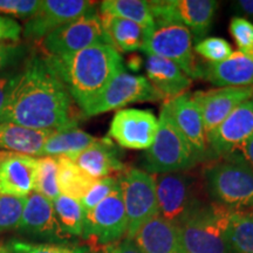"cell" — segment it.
Listing matches in <instances>:
<instances>
[{
  "label": "cell",
  "instance_id": "cell-47",
  "mask_svg": "<svg viewBox=\"0 0 253 253\" xmlns=\"http://www.w3.org/2000/svg\"><path fill=\"white\" fill-rule=\"evenodd\" d=\"M87 253H104V252H89V251H88Z\"/></svg>",
  "mask_w": 253,
  "mask_h": 253
},
{
  "label": "cell",
  "instance_id": "cell-6",
  "mask_svg": "<svg viewBox=\"0 0 253 253\" xmlns=\"http://www.w3.org/2000/svg\"><path fill=\"white\" fill-rule=\"evenodd\" d=\"M143 52L173 62L190 79H202V65L196 61L192 36L188 28L181 24L155 20Z\"/></svg>",
  "mask_w": 253,
  "mask_h": 253
},
{
  "label": "cell",
  "instance_id": "cell-13",
  "mask_svg": "<svg viewBox=\"0 0 253 253\" xmlns=\"http://www.w3.org/2000/svg\"><path fill=\"white\" fill-rule=\"evenodd\" d=\"M157 129L158 119L151 110L120 109L110 122L108 137L126 149L148 150L154 143Z\"/></svg>",
  "mask_w": 253,
  "mask_h": 253
},
{
  "label": "cell",
  "instance_id": "cell-20",
  "mask_svg": "<svg viewBox=\"0 0 253 253\" xmlns=\"http://www.w3.org/2000/svg\"><path fill=\"white\" fill-rule=\"evenodd\" d=\"M202 79L219 88L253 86V59L237 50L219 63L202 66Z\"/></svg>",
  "mask_w": 253,
  "mask_h": 253
},
{
  "label": "cell",
  "instance_id": "cell-45",
  "mask_svg": "<svg viewBox=\"0 0 253 253\" xmlns=\"http://www.w3.org/2000/svg\"><path fill=\"white\" fill-rule=\"evenodd\" d=\"M245 55H248V56H250V58H252V59H253V47H252V49L250 50L249 53H246Z\"/></svg>",
  "mask_w": 253,
  "mask_h": 253
},
{
  "label": "cell",
  "instance_id": "cell-5",
  "mask_svg": "<svg viewBox=\"0 0 253 253\" xmlns=\"http://www.w3.org/2000/svg\"><path fill=\"white\" fill-rule=\"evenodd\" d=\"M198 163L191 148L177 131L162 106L154 143L145 150L142 166L151 175L184 171Z\"/></svg>",
  "mask_w": 253,
  "mask_h": 253
},
{
  "label": "cell",
  "instance_id": "cell-21",
  "mask_svg": "<svg viewBox=\"0 0 253 253\" xmlns=\"http://www.w3.org/2000/svg\"><path fill=\"white\" fill-rule=\"evenodd\" d=\"M132 240L142 253H185L177 227L160 216L143 224Z\"/></svg>",
  "mask_w": 253,
  "mask_h": 253
},
{
  "label": "cell",
  "instance_id": "cell-16",
  "mask_svg": "<svg viewBox=\"0 0 253 253\" xmlns=\"http://www.w3.org/2000/svg\"><path fill=\"white\" fill-rule=\"evenodd\" d=\"M94 2L86 0H43L40 8L24 26L28 40H42L50 32L84 15L93 13Z\"/></svg>",
  "mask_w": 253,
  "mask_h": 253
},
{
  "label": "cell",
  "instance_id": "cell-18",
  "mask_svg": "<svg viewBox=\"0 0 253 253\" xmlns=\"http://www.w3.org/2000/svg\"><path fill=\"white\" fill-rule=\"evenodd\" d=\"M18 230L32 236L54 240L69 238V236L60 226L53 202L36 191H32L26 196L23 216Z\"/></svg>",
  "mask_w": 253,
  "mask_h": 253
},
{
  "label": "cell",
  "instance_id": "cell-3",
  "mask_svg": "<svg viewBox=\"0 0 253 253\" xmlns=\"http://www.w3.org/2000/svg\"><path fill=\"white\" fill-rule=\"evenodd\" d=\"M203 176L216 204L229 210L253 209V169L242 158L227 156L209 163Z\"/></svg>",
  "mask_w": 253,
  "mask_h": 253
},
{
  "label": "cell",
  "instance_id": "cell-46",
  "mask_svg": "<svg viewBox=\"0 0 253 253\" xmlns=\"http://www.w3.org/2000/svg\"><path fill=\"white\" fill-rule=\"evenodd\" d=\"M0 253H9V252L7 251V249H6L5 246H2V249H1V251H0Z\"/></svg>",
  "mask_w": 253,
  "mask_h": 253
},
{
  "label": "cell",
  "instance_id": "cell-7",
  "mask_svg": "<svg viewBox=\"0 0 253 253\" xmlns=\"http://www.w3.org/2000/svg\"><path fill=\"white\" fill-rule=\"evenodd\" d=\"M119 182L128 224L126 238L132 239L143 224L158 216L154 175L134 168L120 173Z\"/></svg>",
  "mask_w": 253,
  "mask_h": 253
},
{
  "label": "cell",
  "instance_id": "cell-28",
  "mask_svg": "<svg viewBox=\"0 0 253 253\" xmlns=\"http://www.w3.org/2000/svg\"><path fill=\"white\" fill-rule=\"evenodd\" d=\"M58 163V184L60 194L67 197L80 199L89 191L97 179L87 175L71 158L56 157Z\"/></svg>",
  "mask_w": 253,
  "mask_h": 253
},
{
  "label": "cell",
  "instance_id": "cell-19",
  "mask_svg": "<svg viewBox=\"0 0 253 253\" xmlns=\"http://www.w3.org/2000/svg\"><path fill=\"white\" fill-rule=\"evenodd\" d=\"M38 160L0 150V194L26 197L34 189Z\"/></svg>",
  "mask_w": 253,
  "mask_h": 253
},
{
  "label": "cell",
  "instance_id": "cell-41",
  "mask_svg": "<svg viewBox=\"0 0 253 253\" xmlns=\"http://www.w3.org/2000/svg\"><path fill=\"white\" fill-rule=\"evenodd\" d=\"M233 8L236 12L253 24V0H238L233 2Z\"/></svg>",
  "mask_w": 253,
  "mask_h": 253
},
{
  "label": "cell",
  "instance_id": "cell-30",
  "mask_svg": "<svg viewBox=\"0 0 253 253\" xmlns=\"http://www.w3.org/2000/svg\"><path fill=\"white\" fill-rule=\"evenodd\" d=\"M53 207H54L60 226L65 231V233H67L69 237L84 235V223L86 212H84L80 201L67 197L65 195H60L53 202Z\"/></svg>",
  "mask_w": 253,
  "mask_h": 253
},
{
  "label": "cell",
  "instance_id": "cell-22",
  "mask_svg": "<svg viewBox=\"0 0 253 253\" xmlns=\"http://www.w3.org/2000/svg\"><path fill=\"white\" fill-rule=\"evenodd\" d=\"M147 80L167 99L186 93L192 80L175 63L157 55H148L145 60Z\"/></svg>",
  "mask_w": 253,
  "mask_h": 253
},
{
  "label": "cell",
  "instance_id": "cell-40",
  "mask_svg": "<svg viewBox=\"0 0 253 253\" xmlns=\"http://www.w3.org/2000/svg\"><path fill=\"white\" fill-rule=\"evenodd\" d=\"M21 27L13 19L0 17V41H18L20 38Z\"/></svg>",
  "mask_w": 253,
  "mask_h": 253
},
{
  "label": "cell",
  "instance_id": "cell-26",
  "mask_svg": "<svg viewBox=\"0 0 253 253\" xmlns=\"http://www.w3.org/2000/svg\"><path fill=\"white\" fill-rule=\"evenodd\" d=\"M99 141L100 138H95L77 126L55 130L43 145L41 157H68L72 160Z\"/></svg>",
  "mask_w": 253,
  "mask_h": 253
},
{
  "label": "cell",
  "instance_id": "cell-2",
  "mask_svg": "<svg viewBox=\"0 0 253 253\" xmlns=\"http://www.w3.org/2000/svg\"><path fill=\"white\" fill-rule=\"evenodd\" d=\"M47 59L80 109L93 101L109 81L125 69L121 54L107 43L90 46L62 58L47 56Z\"/></svg>",
  "mask_w": 253,
  "mask_h": 253
},
{
  "label": "cell",
  "instance_id": "cell-38",
  "mask_svg": "<svg viewBox=\"0 0 253 253\" xmlns=\"http://www.w3.org/2000/svg\"><path fill=\"white\" fill-rule=\"evenodd\" d=\"M21 72H2L0 74V115L7 104L12 91L20 80Z\"/></svg>",
  "mask_w": 253,
  "mask_h": 253
},
{
  "label": "cell",
  "instance_id": "cell-33",
  "mask_svg": "<svg viewBox=\"0 0 253 253\" xmlns=\"http://www.w3.org/2000/svg\"><path fill=\"white\" fill-rule=\"evenodd\" d=\"M195 52L209 63H219L232 55L233 49L225 39L217 37L204 38L195 46Z\"/></svg>",
  "mask_w": 253,
  "mask_h": 253
},
{
  "label": "cell",
  "instance_id": "cell-39",
  "mask_svg": "<svg viewBox=\"0 0 253 253\" xmlns=\"http://www.w3.org/2000/svg\"><path fill=\"white\" fill-rule=\"evenodd\" d=\"M25 54L24 47L0 45V74Z\"/></svg>",
  "mask_w": 253,
  "mask_h": 253
},
{
  "label": "cell",
  "instance_id": "cell-24",
  "mask_svg": "<svg viewBox=\"0 0 253 253\" xmlns=\"http://www.w3.org/2000/svg\"><path fill=\"white\" fill-rule=\"evenodd\" d=\"M55 130L33 129L14 123H0V150L27 156H42L43 145Z\"/></svg>",
  "mask_w": 253,
  "mask_h": 253
},
{
  "label": "cell",
  "instance_id": "cell-8",
  "mask_svg": "<svg viewBox=\"0 0 253 253\" xmlns=\"http://www.w3.org/2000/svg\"><path fill=\"white\" fill-rule=\"evenodd\" d=\"M100 43L112 45L101 17L94 12L56 28L41 40V47L49 58H62Z\"/></svg>",
  "mask_w": 253,
  "mask_h": 253
},
{
  "label": "cell",
  "instance_id": "cell-14",
  "mask_svg": "<svg viewBox=\"0 0 253 253\" xmlns=\"http://www.w3.org/2000/svg\"><path fill=\"white\" fill-rule=\"evenodd\" d=\"M163 106L172 125L191 148L198 162L207 160L209 156L207 130L201 109L192 94L186 91L172 99H168Z\"/></svg>",
  "mask_w": 253,
  "mask_h": 253
},
{
  "label": "cell",
  "instance_id": "cell-43",
  "mask_svg": "<svg viewBox=\"0 0 253 253\" xmlns=\"http://www.w3.org/2000/svg\"><path fill=\"white\" fill-rule=\"evenodd\" d=\"M114 251H115V253H142L141 250L135 244L134 240L129 238H126L122 242H120L119 244L114 245Z\"/></svg>",
  "mask_w": 253,
  "mask_h": 253
},
{
  "label": "cell",
  "instance_id": "cell-27",
  "mask_svg": "<svg viewBox=\"0 0 253 253\" xmlns=\"http://www.w3.org/2000/svg\"><path fill=\"white\" fill-rule=\"evenodd\" d=\"M224 233L232 253H253V210L227 209Z\"/></svg>",
  "mask_w": 253,
  "mask_h": 253
},
{
  "label": "cell",
  "instance_id": "cell-1",
  "mask_svg": "<svg viewBox=\"0 0 253 253\" xmlns=\"http://www.w3.org/2000/svg\"><path fill=\"white\" fill-rule=\"evenodd\" d=\"M2 122L48 130L77 126L71 94L47 56L34 55L25 63L20 80L0 115Z\"/></svg>",
  "mask_w": 253,
  "mask_h": 253
},
{
  "label": "cell",
  "instance_id": "cell-48",
  "mask_svg": "<svg viewBox=\"0 0 253 253\" xmlns=\"http://www.w3.org/2000/svg\"><path fill=\"white\" fill-rule=\"evenodd\" d=\"M1 249H2V246H1V245H0V251H1Z\"/></svg>",
  "mask_w": 253,
  "mask_h": 253
},
{
  "label": "cell",
  "instance_id": "cell-12",
  "mask_svg": "<svg viewBox=\"0 0 253 253\" xmlns=\"http://www.w3.org/2000/svg\"><path fill=\"white\" fill-rule=\"evenodd\" d=\"M154 20L175 21L185 26L196 40H203L212 26L218 2L214 0H157L149 1Z\"/></svg>",
  "mask_w": 253,
  "mask_h": 253
},
{
  "label": "cell",
  "instance_id": "cell-25",
  "mask_svg": "<svg viewBox=\"0 0 253 253\" xmlns=\"http://www.w3.org/2000/svg\"><path fill=\"white\" fill-rule=\"evenodd\" d=\"M100 17L110 42L119 53H130L144 49L150 30L134 21L119 17L108 14H101Z\"/></svg>",
  "mask_w": 253,
  "mask_h": 253
},
{
  "label": "cell",
  "instance_id": "cell-32",
  "mask_svg": "<svg viewBox=\"0 0 253 253\" xmlns=\"http://www.w3.org/2000/svg\"><path fill=\"white\" fill-rule=\"evenodd\" d=\"M26 197L0 194V232L18 229Z\"/></svg>",
  "mask_w": 253,
  "mask_h": 253
},
{
  "label": "cell",
  "instance_id": "cell-31",
  "mask_svg": "<svg viewBox=\"0 0 253 253\" xmlns=\"http://www.w3.org/2000/svg\"><path fill=\"white\" fill-rule=\"evenodd\" d=\"M33 191L54 202L59 197L60 190L58 184V163L53 157L38 158L36 182Z\"/></svg>",
  "mask_w": 253,
  "mask_h": 253
},
{
  "label": "cell",
  "instance_id": "cell-44",
  "mask_svg": "<svg viewBox=\"0 0 253 253\" xmlns=\"http://www.w3.org/2000/svg\"><path fill=\"white\" fill-rule=\"evenodd\" d=\"M104 253H115V251H114V245L107 246V249H106V251H104Z\"/></svg>",
  "mask_w": 253,
  "mask_h": 253
},
{
  "label": "cell",
  "instance_id": "cell-11",
  "mask_svg": "<svg viewBox=\"0 0 253 253\" xmlns=\"http://www.w3.org/2000/svg\"><path fill=\"white\" fill-rule=\"evenodd\" d=\"M126 214L120 184L106 199L84 214V237L94 244L110 246L126 236Z\"/></svg>",
  "mask_w": 253,
  "mask_h": 253
},
{
  "label": "cell",
  "instance_id": "cell-17",
  "mask_svg": "<svg viewBox=\"0 0 253 253\" xmlns=\"http://www.w3.org/2000/svg\"><path fill=\"white\" fill-rule=\"evenodd\" d=\"M205 126L207 135L225 120L237 107L253 97V86L221 87L217 89L199 90L192 94Z\"/></svg>",
  "mask_w": 253,
  "mask_h": 253
},
{
  "label": "cell",
  "instance_id": "cell-23",
  "mask_svg": "<svg viewBox=\"0 0 253 253\" xmlns=\"http://www.w3.org/2000/svg\"><path fill=\"white\" fill-rule=\"evenodd\" d=\"M72 161L94 179L125 171V164L120 160L118 150L109 137L100 138L97 143L72 158Z\"/></svg>",
  "mask_w": 253,
  "mask_h": 253
},
{
  "label": "cell",
  "instance_id": "cell-36",
  "mask_svg": "<svg viewBox=\"0 0 253 253\" xmlns=\"http://www.w3.org/2000/svg\"><path fill=\"white\" fill-rule=\"evenodd\" d=\"M229 31L235 39L238 50L246 54L253 47V24L248 19L236 15L231 19Z\"/></svg>",
  "mask_w": 253,
  "mask_h": 253
},
{
  "label": "cell",
  "instance_id": "cell-15",
  "mask_svg": "<svg viewBox=\"0 0 253 253\" xmlns=\"http://www.w3.org/2000/svg\"><path fill=\"white\" fill-rule=\"evenodd\" d=\"M253 136V97L233 110L207 135L209 155L227 157Z\"/></svg>",
  "mask_w": 253,
  "mask_h": 253
},
{
  "label": "cell",
  "instance_id": "cell-42",
  "mask_svg": "<svg viewBox=\"0 0 253 253\" xmlns=\"http://www.w3.org/2000/svg\"><path fill=\"white\" fill-rule=\"evenodd\" d=\"M230 156L242 158L245 163H248L253 169V136L244 145H242L235 154L230 155Z\"/></svg>",
  "mask_w": 253,
  "mask_h": 253
},
{
  "label": "cell",
  "instance_id": "cell-34",
  "mask_svg": "<svg viewBox=\"0 0 253 253\" xmlns=\"http://www.w3.org/2000/svg\"><path fill=\"white\" fill-rule=\"evenodd\" d=\"M9 253H87L86 248L67 244H33L13 240L6 246Z\"/></svg>",
  "mask_w": 253,
  "mask_h": 253
},
{
  "label": "cell",
  "instance_id": "cell-9",
  "mask_svg": "<svg viewBox=\"0 0 253 253\" xmlns=\"http://www.w3.org/2000/svg\"><path fill=\"white\" fill-rule=\"evenodd\" d=\"M163 96L151 86L147 78L132 75L122 69L93 101L82 108L84 116L99 115L131 103L153 102Z\"/></svg>",
  "mask_w": 253,
  "mask_h": 253
},
{
  "label": "cell",
  "instance_id": "cell-10",
  "mask_svg": "<svg viewBox=\"0 0 253 253\" xmlns=\"http://www.w3.org/2000/svg\"><path fill=\"white\" fill-rule=\"evenodd\" d=\"M158 216L178 226L201 203L196 198L194 182L184 171L154 175Z\"/></svg>",
  "mask_w": 253,
  "mask_h": 253
},
{
  "label": "cell",
  "instance_id": "cell-37",
  "mask_svg": "<svg viewBox=\"0 0 253 253\" xmlns=\"http://www.w3.org/2000/svg\"><path fill=\"white\" fill-rule=\"evenodd\" d=\"M40 6V0H0V13L30 19L37 13Z\"/></svg>",
  "mask_w": 253,
  "mask_h": 253
},
{
  "label": "cell",
  "instance_id": "cell-35",
  "mask_svg": "<svg viewBox=\"0 0 253 253\" xmlns=\"http://www.w3.org/2000/svg\"><path fill=\"white\" fill-rule=\"evenodd\" d=\"M120 184L119 177H106V178L97 179L94 185L89 189V191L80 199V203L84 208V212L93 210L99 205L103 199H106L112 192L118 188Z\"/></svg>",
  "mask_w": 253,
  "mask_h": 253
},
{
  "label": "cell",
  "instance_id": "cell-4",
  "mask_svg": "<svg viewBox=\"0 0 253 253\" xmlns=\"http://www.w3.org/2000/svg\"><path fill=\"white\" fill-rule=\"evenodd\" d=\"M227 209L216 203L201 205L177 226L185 253H232L224 226Z\"/></svg>",
  "mask_w": 253,
  "mask_h": 253
},
{
  "label": "cell",
  "instance_id": "cell-29",
  "mask_svg": "<svg viewBox=\"0 0 253 253\" xmlns=\"http://www.w3.org/2000/svg\"><path fill=\"white\" fill-rule=\"evenodd\" d=\"M100 11L101 14L134 21L148 30H151L155 24L149 1L143 0H106L101 2Z\"/></svg>",
  "mask_w": 253,
  "mask_h": 253
}]
</instances>
